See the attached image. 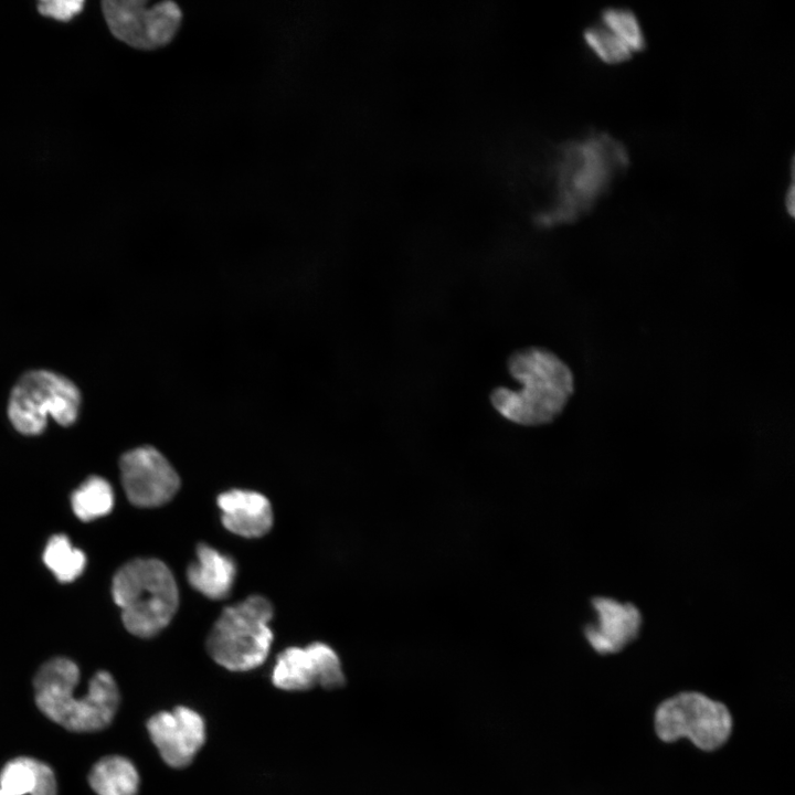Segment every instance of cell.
I'll return each mask as SVG.
<instances>
[{
  "instance_id": "2",
  "label": "cell",
  "mask_w": 795,
  "mask_h": 795,
  "mask_svg": "<svg viewBox=\"0 0 795 795\" xmlns=\"http://www.w3.org/2000/svg\"><path fill=\"white\" fill-rule=\"evenodd\" d=\"M510 377L520 386H496L488 395L492 409L505 420L527 427L554 422L575 393L571 367L543 346L513 350L506 360Z\"/></svg>"
},
{
  "instance_id": "19",
  "label": "cell",
  "mask_w": 795,
  "mask_h": 795,
  "mask_svg": "<svg viewBox=\"0 0 795 795\" xmlns=\"http://www.w3.org/2000/svg\"><path fill=\"white\" fill-rule=\"evenodd\" d=\"M43 561L60 582L77 579L86 565V556L64 534H54L47 541Z\"/></svg>"
},
{
  "instance_id": "7",
  "label": "cell",
  "mask_w": 795,
  "mask_h": 795,
  "mask_svg": "<svg viewBox=\"0 0 795 795\" xmlns=\"http://www.w3.org/2000/svg\"><path fill=\"white\" fill-rule=\"evenodd\" d=\"M80 406V391L70 379L49 370H32L12 388L8 417L19 433L38 435L46 427L49 417L60 425H72Z\"/></svg>"
},
{
  "instance_id": "15",
  "label": "cell",
  "mask_w": 795,
  "mask_h": 795,
  "mask_svg": "<svg viewBox=\"0 0 795 795\" xmlns=\"http://www.w3.org/2000/svg\"><path fill=\"white\" fill-rule=\"evenodd\" d=\"M236 573V563L230 555L200 543L197 547V561L187 569V579L205 597L222 600L231 593Z\"/></svg>"
},
{
  "instance_id": "8",
  "label": "cell",
  "mask_w": 795,
  "mask_h": 795,
  "mask_svg": "<svg viewBox=\"0 0 795 795\" xmlns=\"http://www.w3.org/2000/svg\"><path fill=\"white\" fill-rule=\"evenodd\" d=\"M102 11L112 34L125 44L142 51L169 44L182 22L180 7L169 0H105Z\"/></svg>"
},
{
  "instance_id": "3",
  "label": "cell",
  "mask_w": 795,
  "mask_h": 795,
  "mask_svg": "<svg viewBox=\"0 0 795 795\" xmlns=\"http://www.w3.org/2000/svg\"><path fill=\"white\" fill-rule=\"evenodd\" d=\"M80 670L67 658L45 662L34 678V696L39 709L52 721L75 732H93L113 721L119 706V690L108 671H98L91 679L87 692L75 697Z\"/></svg>"
},
{
  "instance_id": "12",
  "label": "cell",
  "mask_w": 795,
  "mask_h": 795,
  "mask_svg": "<svg viewBox=\"0 0 795 795\" xmlns=\"http://www.w3.org/2000/svg\"><path fill=\"white\" fill-rule=\"evenodd\" d=\"M583 40L590 52L607 64L625 62L647 44L636 13L622 7L603 9L597 20L585 28Z\"/></svg>"
},
{
  "instance_id": "11",
  "label": "cell",
  "mask_w": 795,
  "mask_h": 795,
  "mask_svg": "<svg viewBox=\"0 0 795 795\" xmlns=\"http://www.w3.org/2000/svg\"><path fill=\"white\" fill-rule=\"evenodd\" d=\"M146 727L162 761L177 770L188 767L206 741L204 718L188 706L158 711Z\"/></svg>"
},
{
  "instance_id": "1",
  "label": "cell",
  "mask_w": 795,
  "mask_h": 795,
  "mask_svg": "<svg viewBox=\"0 0 795 795\" xmlns=\"http://www.w3.org/2000/svg\"><path fill=\"white\" fill-rule=\"evenodd\" d=\"M629 163L626 147L604 131L564 142L552 168V194L540 223L572 222L589 213Z\"/></svg>"
},
{
  "instance_id": "20",
  "label": "cell",
  "mask_w": 795,
  "mask_h": 795,
  "mask_svg": "<svg viewBox=\"0 0 795 795\" xmlns=\"http://www.w3.org/2000/svg\"><path fill=\"white\" fill-rule=\"evenodd\" d=\"M84 1H41L38 11L47 18L59 21H70L83 10Z\"/></svg>"
},
{
  "instance_id": "6",
  "label": "cell",
  "mask_w": 795,
  "mask_h": 795,
  "mask_svg": "<svg viewBox=\"0 0 795 795\" xmlns=\"http://www.w3.org/2000/svg\"><path fill=\"white\" fill-rule=\"evenodd\" d=\"M654 731L661 742L687 739L704 752L721 749L733 733V718L721 701L696 690L664 699L654 711Z\"/></svg>"
},
{
  "instance_id": "4",
  "label": "cell",
  "mask_w": 795,
  "mask_h": 795,
  "mask_svg": "<svg viewBox=\"0 0 795 795\" xmlns=\"http://www.w3.org/2000/svg\"><path fill=\"white\" fill-rule=\"evenodd\" d=\"M112 594L126 629L142 638L166 628L179 604L172 572L158 559H135L124 564L114 575Z\"/></svg>"
},
{
  "instance_id": "13",
  "label": "cell",
  "mask_w": 795,
  "mask_h": 795,
  "mask_svg": "<svg viewBox=\"0 0 795 795\" xmlns=\"http://www.w3.org/2000/svg\"><path fill=\"white\" fill-rule=\"evenodd\" d=\"M593 606L598 623L585 628V637L597 654H617L636 639L642 626L637 607L606 597L594 598Z\"/></svg>"
},
{
  "instance_id": "21",
  "label": "cell",
  "mask_w": 795,
  "mask_h": 795,
  "mask_svg": "<svg viewBox=\"0 0 795 795\" xmlns=\"http://www.w3.org/2000/svg\"><path fill=\"white\" fill-rule=\"evenodd\" d=\"M794 198H795V191H794V165H793V162H792V166H791V182H789L788 189H786L785 199H784L786 212H787V213L789 214V216H792V218L794 216Z\"/></svg>"
},
{
  "instance_id": "9",
  "label": "cell",
  "mask_w": 795,
  "mask_h": 795,
  "mask_svg": "<svg viewBox=\"0 0 795 795\" xmlns=\"http://www.w3.org/2000/svg\"><path fill=\"white\" fill-rule=\"evenodd\" d=\"M271 680L277 689L301 692L316 686L329 690L340 688L346 677L335 649L316 642L306 647L292 646L279 653Z\"/></svg>"
},
{
  "instance_id": "10",
  "label": "cell",
  "mask_w": 795,
  "mask_h": 795,
  "mask_svg": "<svg viewBox=\"0 0 795 795\" xmlns=\"http://www.w3.org/2000/svg\"><path fill=\"white\" fill-rule=\"evenodd\" d=\"M120 479L128 500L141 508L170 501L180 488V478L169 460L151 446L126 452L119 460Z\"/></svg>"
},
{
  "instance_id": "14",
  "label": "cell",
  "mask_w": 795,
  "mask_h": 795,
  "mask_svg": "<svg viewBox=\"0 0 795 795\" xmlns=\"http://www.w3.org/2000/svg\"><path fill=\"white\" fill-rule=\"evenodd\" d=\"M222 523L231 532L244 538L266 534L274 521L269 500L253 490L232 489L218 497Z\"/></svg>"
},
{
  "instance_id": "5",
  "label": "cell",
  "mask_w": 795,
  "mask_h": 795,
  "mask_svg": "<svg viewBox=\"0 0 795 795\" xmlns=\"http://www.w3.org/2000/svg\"><path fill=\"white\" fill-rule=\"evenodd\" d=\"M271 602L251 595L221 613L206 638V651L230 671H250L267 658L273 643Z\"/></svg>"
},
{
  "instance_id": "16",
  "label": "cell",
  "mask_w": 795,
  "mask_h": 795,
  "mask_svg": "<svg viewBox=\"0 0 795 795\" xmlns=\"http://www.w3.org/2000/svg\"><path fill=\"white\" fill-rule=\"evenodd\" d=\"M0 795H56L54 773L39 760L13 759L0 772Z\"/></svg>"
},
{
  "instance_id": "17",
  "label": "cell",
  "mask_w": 795,
  "mask_h": 795,
  "mask_svg": "<svg viewBox=\"0 0 795 795\" xmlns=\"http://www.w3.org/2000/svg\"><path fill=\"white\" fill-rule=\"evenodd\" d=\"M89 784L97 795H137L140 776L134 763L119 755L99 760L92 768Z\"/></svg>"
},
{
  "instance_id": "18",
  "label": "cell",
  "mask_w": 795,
  "mask_h": 795,
  "mask_svg": "<svg viewBox=\"0 0 795 795\" xmlns=\"http://www.w3.org/2000/svg\"><path fill=\"white\" fill-rule=\"evenodd\" d=\"M71 502L78 519L92 521L112 511L114 491L106 479L92 476L72 494Z\"/></svg>"
}]
</instances>
